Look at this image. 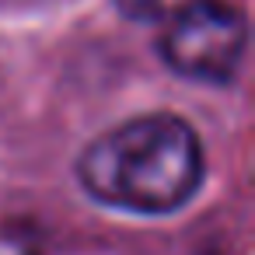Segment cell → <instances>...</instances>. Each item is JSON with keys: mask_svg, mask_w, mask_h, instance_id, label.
Returning a JSON list of instances; mask_svg holds the SVG:
<instances>
[{"mask_svg": "<svg viewBox=\"0 0 255 255\" xmlns=\"http://www.w3.org/2000/svg\"><path fill=\"white\" fill-rule=\"evenodd\" d=\"M77 178L105 206L161 217L182 210L203 185V147L178 116H136L84 147Z\"/></svg>", "mask_w": 255, "mask_h": 255, "instance_id": "1", "label": "cell"}, {"mask_svg": "<svg viewBox=\"0 0 255 255\" xmlns=\"http://www.w3.org/2000/svg\"><path fill=\"white\" fill-rule=\"evenodd\" d=\"M245 14L217 0H196L192 7L168 21L161 35L164 63L199 84H231L245 60Z\"/></svg>", "mask_w": 255, "mask_h": 255, "instance_id": "2", "label": "cell"}, {"mask_svg": "<svg viewBox=\"0 0 255 255\" xmlns=\"http://www.w3.org/2000/svg\"><path fill=\"white\" fill-rule=\"evenodd\" d=\"M196 0H116V7L133 21H171Z\"/></svg>", "mask_w": 255, "mask_h": 255, "instance_id": "3", "label": "cell"}]
</instances>
